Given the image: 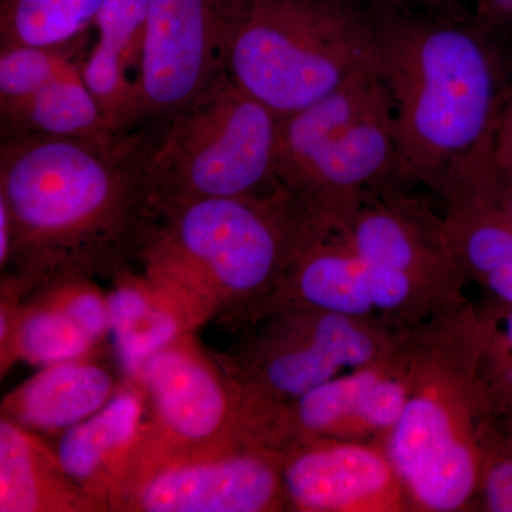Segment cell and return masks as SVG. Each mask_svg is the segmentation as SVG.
Returning <instances> with one entry per match:
<instances>
[{"instance_id": "9", "label": "cell", "mask_w": 512, "mask_h": 512, "mask_svg": "<svg viewBox=\"0 0 512 512\" xmlns=\"http://www.w3.org/2000/svg\"><path fill=\"white\" fill-rule=\"evenodd\" d=\"M151 406L141 443L192 448L245 439L278 450L284 439L285 403L235 380L208 359L185 332L158 350L137 382Z\"/></svg>"}, {"instance_id": "27", "label": "cell", "mask_w": 512, "mask_h": 512, "mask_svg": "<svg viewBox=\"0 0 512 512\" xmlns=\"http://www.w3.org/2000/svg\"><path fill=\"white\" fill-rule=\"evenodd\" d=\"M474 15L488 28L497 30L512 23V0H466Z\"/></svg>"}, {"instance_id": "26", "label": "cell", "mask_w": 512, "mask_h": 512, "mask_svg": "<svg viewBox=\"0 0 512 512\" xmlns=\"http://www.w3.org/2000/svg\"><path fill=\"white\" fill-rule=\"evenodd\" d=\"M493 151L498 167L512 177V93L494 128Z\"/></svg>"}, {"instance_id": "6", "label": "cell", "mask_w": 512, "mask_h": 512, "mask_svg": "<svg viewBox=\"0 0 512 512\" xmlns=\"http://www.w3.org/2000/svg\"><path fill=\"white\" fill-rule=\"evenodd\" d=\"M276 181L319 225L366 192L403 183L393 100L380 67L360 70L325 99L279 119Z\"/></svg>"}, {"instance_id": "2", "label": "cell", "mask_w": 512, "mask_h": 512, "mask_svg": "<svg viewBox=\"0 0 512 512\" xmlns=\"http://www.w3.org/2000/svg\"><path fill=\"white\" fill-rule=\"evenodd\" d=\"M367 10L393 100L400 178L436 192L494 133L510 99L495 30L467 2Z\"/></svg>"}, {"instance_id": "23", "label": "cell", "mask_w": 512, "mask_h": 512, "mask_svg": "<svg viewBox=\"0 0 512 512\" xmlns=\"http://www.w3.org/2000/svg\"><path fill=\"white\" fill-rule=\"evenodd\" d=\"M89 35L59 46H0V104L26 99L83 64Z\"/></svg>"}, {"instance_id": "30", "label": "cell", "mask_w": 512, "mask_h": 512, "mask_svg": "<svg viewBox=\"0 0 512 512\" xmlns=\"http://www.w3.org/2000/svg\"><path fill=\"white\" fill-rule=\"evenodd\" d=\"M366 8H424V6L448 5L454 2H466V0H356Z\"/></svg>"}, {"instance_id": "24", "label": "cell", "mask_w": 512, "mask_h": 512, "mask_svg": "<svg viewBox=\"0 0 512 512\" xmlns=\"http://www.w3.org/2000/svg\"><path fill=\"white\" fill-rule=\"evenodd\" d=\"M150 3L151 0H104L93 26L97 32L94 43L126 60L136 77Z\"/></svg>"}, {"instance_id": "3", "label": "cell", "mask_w": 512, "mask_h": 512, "mask_svg": "<svg viewBox=\"0 0 512 512\" xmlns=\"http://www.w3.org/2000/svg\"><path fill=\"white\" fill-rule=\"evenodd\" d=\"M511 402L494 316L466 303L417 328L412 392L396 426L379 440L414 511L473 507L498 420Z\"/></svg>"}, {"instance_id": "11", "label": "cell", "mask_w": 512, "mask_h": 512, "mask_svg": "<svg viewBox=\"0 0 512 512\" xmlns=\"http://www.w3.org/2000/svg\"><path fill=\"white\" fill-rule=\"evenodd\" d=\"M245 3L151 0L137 74L141 120L161 123L227 79Z\"/></svg>"}, {"instance_id": "22", "label": "cell", "mask_w": 512, "mask_h": 512, "mask_svg": "<svg viewBox=\"0 0 512 512\" xmlns=\"http://www.w3.org/2000/svg\"><path fill=\"white\" fill-rule=\"evenodd\" d=\"M104 0H2L0 46H59L89 35Z\"/></svg>"}, {"instance_id": "28", "label": "cell", "mask_w": 512, "mask_h": 512, "mask_svg": "<svg viewBox=\"0 0 512 512\" xmlns=\"http://www.w3.org/2000/svg\"><path fill=\"white\" fill-rule=\"evenodd\" d=\"M501 322L495 319V336H497L498 352L503 360L505 370L512 380V308L500 309Z\"/></svg>"}, {"instance_id": "29", "label": "cell", "mask_w": 512, "mask_h": 512, "mask_svg": "<svg viewBox=\"0 0 512 512\" xmlns=\"http://www.w3.org/2000/svg\"><path fill=\"white\" fill-rule=\"evenodd\" d=\"M13 225L8 207L0 200V265L8 266L10 252H12Z\"/></svg>"}, {"instance_id": "20", "label": "cell", "mask_w": 512, "mask_h": 512, "mask_svg": "<svg viewBox=\"0 0 512 512\" xmlns=\"http://www.w3.org/2000/svg\"><path fill=\"white\" fill-rule=\"evenodd\" d=\"M12 302L3 299L0 313L3 372L15 360L46 367L89 357L99 346L45 289L25 305Z\"/></svg>"}, {"instance_id": "15", "label": "cell", "mask_w": 512, "mask_h": 512, "mask_svg": "<svg viewBox=\"0 0 512 512\" xmlns=\"http://www.w3.org/2000/svg\"><path fill=\"white\" fill-rule=\"evenodd\" d=\"M413 353L412 332L393 352L340 373L289 402V439H383L402 417L412 392Z\"/></svg>"}, {"instance_id": "18", "label": "cell", "mask_w": 512, "mask_h": 512, "mask_svg": "<svg viewBox=\"0 0 512 512\" xmlns=\"http://www.w3.org/2000/svg\"><path fill=\"white\" fill-rule=\"evenodd\" d=\"M0 511H107L93 495L67 476L55 451L33 431L0 420Z\"/></svg>"}, {"instance_id": "19", "label": "cell", "mask_w": 512, "mask_h": 512, "mask_svg": "<svg viewBox=\"0 0 512 512\" xmlns=\"http://www.w3.org/2000/svg\"><path fill=\"white\" fill-rule=\"evenodd\" d=\"M113 276L116 285L107 295L109 336L124 375L137 382L151 356L190 330L148 278H137L124 269Z\"/></svg>"}, {"instance_id": "16", "label": "cell", "mask_w": 512, "mask_h": 512, "mask_svg": "<svg viewBox=\"0 0 512 512\" xmlns=\"http://www.w3.org/2000/svg\"><path fill=\"white\" fill-rule=\"evenodd\" d=\"M131 382L103 409L64 430L55 450L60 466L109 510V498L126 473L144 429L143 387Z\"/></svg>"}, {"instance_id": "17", "label": "cell", "mask_w": 512, "mask_h": 512, "mask_svg": "<svg viewBox=\"0 0 512 512\" xmlns=\"http://www.w3.org/2000/svg\"><path fill=\"white\" fill-rule=\"evenodd\" d=\"M116 380L89 357L46 366L2 403V417L30 431H64L103 409Z\"/></svg>"}, {"instance_id": "14", "label": "cell", "mask_w": 512, "mask_h": 512, "mask_svg": "<svg viewBox=\"0 0 512 512\" xmlns=\"http://www.w3.org/2000/svg\"><path fill=\"white\" fill-rule=\"evenodd\" d=\"M281 470L291 511H414L379 440L299 437L281 451Z\"/></svg>"}, {"instance_id": "8", "label": "cell", "mask_w": 512, "mask_h": 512, "mask_svg": "<svg viewBox=\"0 0 512 512\" xmlns=\"http://www.w3.org/2000/svg\"><path fill=\"white\" fill-rule=\"evenodd\" d=\"M247 318V336L220 365L279 403L393 352L414 330L295 302L269 303Z\"/></svg>"}, {"instance_id": "21", "label": "cell", "mask_w": 512, "mask_h": 512, "mask_svg": "<svg viewBox=\"0 0 512 512\" xmlns=\"http://www.w3.org/2000/svg\"><path fill=\"white\" fill-rule=\"evenodd\" d=\"M73 67L26 99L0 104L2 136L100 137L119 133Z\"/></svg>"}, {"instance_id": "13", "label": "cell", "mask_w": 512, "mask_h": 512, "mask_svg": "<svg viewBox=\"0 0 512 512\" xmlns=\"http://www.w3.org/2000/svg\"><path fill=\"white\" fill-rule=\"evenodd\" d=\"M325 231L372 264L410 276L457 306L466 305L464 278L443 212L394 185L363 194Z\"/></svg>"}, {"instance_id": "12", "label": "cell", "mask_w": 512, "mask_h": 512, "mask_svg": "<svg viewBox=\"0 0 512 512\" xmlns=\"http://www.w3.org/2000/svg\"><path fill=\"white\" fill-rule=\"evenodd\" d=\"M278 302L380 319L402 329L420 328L461 308L410 276L366 261L320 228L261 306Z\"/></svg>"}, {"instance_id": "4", "label": "cell", "mask_w": 512, "mask_h": 512, "mask_svg": "<svg viewBox=\"0 0 512 512\" xmlns=\"http://www.w3.org/2000/svg\"><path fill=\"white\" fill-rule=\"evenodd\" d=\"M315 231L308 211L279 187L164 212L154 218L140 255L151 284L191 330L222 306L241 316L258 309Z\"/></svg>"}, {"instance_id": "1", "label": "cell", "mask_w": 512, "mask_h": 512, "mask_svg": "<svg viewBox=\"0 0 512 512\" xmlns=\"http://www.w3.org/2000/svg\"><path fill=\"white\" fill-rule=\"evenodd\" d=\"M151 133L2 136L0 200L13 225V281L23 289L124 268L153 224Z\"/></svg>"}, {"instance_id": "10", "label": "cell", "mask_w": 512, "mask_h": 512, "mask_svg": "<svg viewBox=\"0 0 512 512\" xmlns=\"http://www.w3.org/2000/svg\"><path fill=\"white\" fill-rule=\"evenodd\" d=\"M109 510L278 512L289 510L281 451L245 439L192 448L138 441Z\"/></svg>"}, {"instance_id": "25", "label": "cell", "mask_w": 512, "mask_h": 512, "mask_svg": "<svg viewBox=\"0 0 512 512\" xmlns=\"http://www.w3.org/2000/svg\"><path fill=\"white\" fill-rule=\"evenodd\" d=\"M478 500L484 510L512 512V431L498 429L495 434L485 461Z\"/></svg>"}, {"instance_id": "7", "label": "cell", "mask_w": 512, "mask_h": 512, "mask_svg": "<svg viewBox=\"0 0 512 512\" xmlns=\"http://www.w3.org/2000/svg\"><path fill=\"white\" fill-rule=\"evenodd\" d=\"M279 117L227 77L151 133L147 161L153 220L208 198L271 194Z\"/></svg>"}, {"instance_id": "5", "label": "cell", "mask_w": 512, "mask_h": 512, "mask_svg": "<svg viewBox=\"0 0 512 512\" xmlns=\"http://www.w3.org/2000/svg\"><path fill=\"white\" fill-rule=\"evenodd\" d=\"M367 67H380L379 49L356 0H247L229 52V77L279 119Z\"/></svg>"}]
</instances>
